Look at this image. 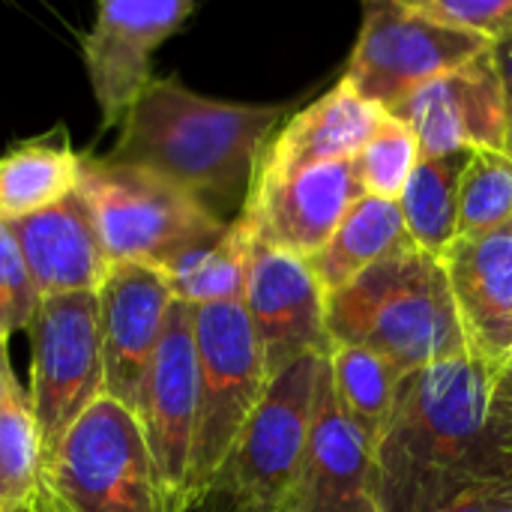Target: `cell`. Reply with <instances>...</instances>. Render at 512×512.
<instances>
[{
  "label": "cell",
  "instance_id": "cell-5",
  "mask_svg": "<svg viewBox=\"0 0 512 512\" xmlns=\"http://www.w3.org/2000/svg\"><path fill=\"white\" fill-rule=\"evenodd\" d=\"M324 357L309 354L270 381L258 411L192 512H288L309 441Z\"/></svg>",
  "mask_w": 512,
  "mask_h": 512
},
{
  "label": "cell",
  "instance_id": "cell-20",
  "mask_svg": "<svg viewBox=\"0 0 512 512\" xmlns=\"http://www.w3.org/2000/svg\"><path fill=\"white\" fill-rule=\"evenodd\" d=\"M81 186V153L66 126L15 141L0 156V222L30 219Z\"/></svg>",
  "mask_w": 512,
  "mask_h": 512
},
{
  "label": "cell",
  "instance_id": "cell-3",
  "mask_svg": "<svg viewBox=\"0 0 512 512\" xmlns=\"http://www.w3.org/2000/svg\"><path fill=\"white\" fill-rule=\"evenodd\" d=\"M330 342L360 345L408 378L465 351L441 261L414 243L327 294Z\"/></svg>",
  "mask_w": 512,
  "mask_h": 512
},
{
  "label": "cell",
  "instance_id": "cell-10",
  "mask_svg": "<svg viewBox=\"0 0 512 512\" xmlns=\"http://www.w3.org/2000/svg\"><path fill=\"white\" fill-rule=\"evenodd\" d=\"M198 420V357L192 306L174 303L153 357L138 423L165 512H189V474Z\"/></svg>",
  "mask_w": 512,
  "mask_h": 512
},
{
  "label": "cell",
  "instance_id": "cell-12",
  "mask_svg": "<svg viewBox=\"0 0 512 512\" xmlns=\"http://www.w3.org/2000/svg\"><path fill=\"white\" fill-rule=\"evenodd\" d=\"M363 195L354 159L291 171L258 165L240 213L258 240L312 261Z\"/></svg>",
  "mask_w": 512,
  "mask_h": 512
},
{
  "label": "cell",
  "instance_id": "cell-14",
  "mask_svg": "<svg viewBox=\"0 0 512 512\" xmlns=\"http://www.w3.org/2000/svg\"><path fill=\"white\" fill-rule=\"evenodd\" d=\"M96 294L105 396L138 417L153 357L177 303L171 282L156 267L114 264Z\"/></svg>",
  "mask_w": 512,
  "mask_h": 512
},
{
  "label": "cell",
  "instance_id": "cell-17",
  "mask_svg": "<svg viewBox=\"0 0 512 512\" xmlns=\"http://www.w3.org/2000/svg\"><path fill=\"white\" fill-rule=\"evenodd\" d=\"M288 512H381L375 450L339 408L327 357L318 375L309 441Z\"/></svg>",
  "mask_w": 512,
  "mask_h": 512
},
{
  "label": "cell",
  "instance_id": "cell-7",
  "mask_svg": "<svg viewBox=\"0 0 512 512\" xmlns=\"http://www.w3.org/2000/svg\"><path fill=\"white\" fill-rule=\"evenodd\" d=\"M198 420L189 474V512L258 411L270 378L243 303L195 306Z\"/></svg>",
  "mask_w": 512,
  "mask_h": 512
},
{
  "label": "cell",
  "instance_id": "cell-13",
  "mask_svg": "<svg viewBox=\"0 0 512 512\" xmlns=\"http://www.w3.org/2000/svg\"><path fill=\"white\" fill-rule=\"evenodd\" d=\"M324 303L312 261L255 237L243 306L270 381L309 354H327Z\"/></svg>",
  "mask_w": 512,
  "mask_h": 512
},
{
  "label": "cell",
  "instance_id": "cell-2",
  "mask_svg": "<svg viewBox=\"0 0 512 512\" xmlns=\"http://www.w3.org/2000/svg\"><path fill=\"white\" fill-rule=\"evenodd\" d=\"M285 120L288 105L225 102L177 75H153L108 159L144 168L222 216L228 204L243 207L258 159Z\"/></svg>",
  "mask_w": 512,
  "mask_h": 512
},
{
  "label": "cell",
  "instance_id": "cell-21",
  "mask_svg": "<svg viewBox=\"0 0 512 512\" xmlns=\"http://www.w3.org/2000/svg\"><path fill=\"white\" fill-rule=\"evenodd\" d=\"M408 243L399 201L363 195L345 213L327 246L312 258V267L324 294H333Z\"/></svg>",
  "mask_w": 512,
  "mask_h": 512
},
{
  "label": "cell",
  "instance_id": "cell-4",
  "mask_svg": "<svg viewBox=\"0 0 512 512\" xmlns=\"http://www.w3.org/2000/svg\"><path fill=\"white\" fill-rule=\"evenodd\" d=\"M81 192L114 264L168 270L186 252L225 234L228 222L174 183L108 156H81Z\"/></svg>",
  "mask_w": 512,
  "mask_h": 512
},
{
  "label": "cell",
  "instance_id": "cell-32",
  "mask_svg": "<svg viewBox=\"0 0 512 512\" xmlns=\"http://www.w3.org/2000/svg\"><path fill=\"white\" fill-rule=\"evenodd\" d=\"M495 396L501 402H512V360L507 363V369L501 372V378L495 381Z\"/></svg>",
  "mask_w": 512,
  "mask_h": 512
},
{
  "label": "cell",
  "instance_id": "cell-19",
  "mask_svg": "<svg viewBox=\"0 0 512 512\" xmlns=\"http://www.w3.org/2000/svg\"><path fill=\"white\" fill-rule=\"evenodd\" d=\"M384 114L387 111L381 105L363 99L348 81L339 78L336 87H330L303 111L291 114L276 129L258 165L291 171L303 165L357 159V153L381 126Z\"/></svg>",
  "mask_w": 512,
  "mask_h": 512
},
{
  "label": "cell",
  "instance_id": "cell-33",
  "mask_svg": "<svg viewBox=\"0 0 512 512\" xmlns=\"http://www.w3.org/2000/svg\"><path fill=\"white\" fill-rule=\"evenodd\" d=\"M6 342H9V333H6V324H3V306H0V351L6 348Z\"/></svg>",
  "mask_w": 512,
  "mask_h": 512
},
{
  "label": "cell",
  "instance_id": "cell-28",
  "mask_svg": "<svg viewBox=\"0 0 512 512\" xmlns=\"http://www.w3.org/2000/svg\"><path fill=\"white\" fill-rule=\"evenodd\" d=\"M39 300L42 297L30 279L21 246L12 234V228L6 222H0V306H3V324H6L9 336L30 327Z\"/></svg>",
  "mask_w": 512,
  "mask_h": 512
},
{
  "label": "cell",
  "instance_id": "cell-23",
  "mask_svg": "<svg viewBox=\"0 0 512 512\" xmlns=\"http://www.w3.org/2000/svg\"><path fill=\"white\" fill-rule=\"evenodd\" d=\"M468 159L471 150L447 153V156H423L405 192L399 195V210L405 219L408 240L432 258H441L447 246L456 240L459 186Z\"/></svg>",
  "mask_w": 512,
  "mask_h": 512
},
{
  "label": "cell",
  "instance_id": "cell-27",
  "mask_svg": "<svg viewBox=\"0 0 512 512\" xmlns=\"http://www.w3.org/2000/svg\"><path fill=\"white\" fill-rule=\"evenodd\" d=\"M423 159L417 135L393 114H384L381 126L369 138V144L357 153V177L366 195L399 201L405 192L417 162Z\"/></svg>",
  "mask_w": 512,
  "mask_h": 512
},
{
  "label": "cell",
  "instance_id": "cell-6",
  "mask_svg": "<svg viewBox=\"0 0 512 512\" xmlns=\"http://www.w3.org/2000/svg\"><path fill=\"white\" fill-rule=\"evenodd\" d=\"M33 512H165L138 417L102 396L42 465Z\"/></svg>",
  "mask_w": 512,
  "mask_h": 512
},
{
  "label": "cell",
  "instance_id": "cell-34",
  "mask_svg": "<svg viewBox=\"0 0 512 512\" xmlns=\"http://www.w3.org/2000/svg\"><path fill=\"white\" fill-rule=\"evenodd\" d=\"M501 512H512V501H510V504H507V507H504V510H501Z\"/></svg>",
  "mask_w": 512,
  "mask_h": 512
},
{
  "label": "cell",
  "instance_id": "cell-24",
  "mask_svg": "<svg viewBox=\"0 0 512 512\" xmlns=\"http://www.w3.org/2000/svg\"><path fill=\"white\" fill-rule=\"evenodd\" d=\"M327 375L339 408L363 432V438L378 450L396 405L402 378L396 369L369 348L330 342L327 348Z\"/></svg>",
  "mask_w": 512,
  "mask_h": 512
},
{
  "label": "cell",
  "instance_id": "cell-9",
  "mask_svg": "<svg viewBox=\"0 0 512 512\" xmlns=\"http://www.w3.org/2000/svg\"><path fill=\"white\" fill-rule=\"evenodd\" d=\"M486 48V39L432 21L411 0H372L363 6L342 81L363 99L393 111L420 87L465 66Z\"/></svg>",
  "mask_w": 512,
  "mask_h": 512
},
{
  "label": "cell",
  "instance_id": "cell-22",
  "mask_svg": "<svg viewBox=\"0 0 512 512\" xmlns=\"http://www.w3.org/2000/svg\"><path fill=\"white\" fill-rule=\"evenodd\" d=\"M252 252L255 228L243 213H237L222 237L186 252L165 270L174 300L192 309L213 303H243Z\"/></svg>",
  "mask_w": 512,
  "mask_h": 512
},
{
  "label": "cell",
  "instance_id": "cell-30",
  "mask_svg": "<svg viewBox=\"0 0 512 512\" xmlns=\"http://www.w3.org/2000/svg\"><path fill=\"white\" fill-rule=\"evenodd\" d=\"M512 501V477H498L459 492L432 512H501Z\"/></svg>",
  "mask_w": 512,
  "mask_h": 512
},
{
  "label": "cell",
  "instance_id": "cell-16",
  "mask_svg": "<svg viewBox=\"0 0 512 512\" xmlns=\"http://www.w3.org/2000/svg\"><path fill=\"white\" fill-rule=\"evenodd\" d=\"M420 141L423 156L462 150H507V111L489 48L465 66L429 81L387 111Z\"/></svg>",
  "mask_w": 512,
  "mask_h": 512
},
{
  "label": "cell",
  "instance_id": "cell-1",
  "mask_svg": "<svg viewBox=\"0 0 512 512\" xmlns=\"http://www.w3.org/2000/svg\"><path fill=\"white\" fill-rule=\"evenodd\" d=\"M375 477L381 512H432L477 483L512 477V402L468 354L402 378Z\"/></svg>",
  "mask_w": 512,
  "mask_h": 512
},
{
  "label": "cell",
  "instance_id": "cell-29",
  "mask_svg": "<svg viewBox=\"0 0 512 512\" xmlns=\"http://www.w3.org/2000/svg\"><path fill=\"white\" fill-rule=\"evenodd\" d=\"M417 12L456 27L462 33L480 36L489 45L512 27V0H411Z\"/></svg>",
  "mask_w": 512,
  "mask_h": 512
},
{
  "label": "cell",
  "instance_id": "cell-15",
  "mask_svg": "<svg viewBox=\"0 0 512 512\" xmlns=\"http://www.w3.org/2000/svg\"><path fill=\"white\" fill-rule=\"evenodd\" d=\"M438 261L465 351L498 381L512 360V222L456 237Z\"/></svg>",
  "mask_w": 512,
  "mask_h": 512
},
{
  "label": "cell",
  "instance_id": "cell-35",
  "mask_svg": "<svg viewBox=\"0 0 512 512\" xmlns=\"http://www.w3.org/2000/svg\"><path fill=\"white\" fill-rule=\"evenodd\" d=\"M510 153H512V150H510Z\"/></svg>",
  "mask_w": 512,
  "mask_h": 512
},
{
  "label": "cell",
  "instance_id": "cell-11",
  "mask_svg": "<svg viewBox=\"0 0 512 512\" xmlns=\"http://www.w3.org/2000/svg\"><path fill=\"white\" fill-rule=\"evenodd\" d=\"M195 0H102L81 39L102 129H120L153 81V54L192 18Z\"/></svg>",
  "mask_w": 512,
  "mask_h": 512
},
{
  "label": "cell",
  "instance_id": "cell-31",
  "mask_svg": "<svg viewBox=\"0 0 512 512\" xmlns=\"http://www.w3.org/2000/svg\"><path fill=\"white\" fill-rule=\"evenodd\" d=\"M498 81H501V93H504V111H507V150H512V27L498 36L489 45Z\"/></svg>",
  "mask_w": 512,
  "mask_h": 512
},
{
  "label": "cell",
  "instance_id": "cell-8",
  "mask_svg": "<svg viewBox=\"0 0 512 512\" xmlns=\"http://www.w3.org/2000/svg\"><path fill=\"white\" fill-rule=\"evenodd\" d=\"M30 333V405L42 444V465L69 429L105 396L99 294L42 297Z\"/></svg>",
  "mask_w": 512,
  "mask_h": 512
},
{
  "label": "cell",
  "instance_id": "cell-26",
  "mask_svg": "<svg viewBox=\"0 0 512 512\" xmlns=\"http://www.w3.org/2000/svg\"><path fill=\"white\" fill-rule=\"evenodd\" d=\"M512 222V153L510 150H471L459 186L456 237L495 231Z\"/></svg>",
  "mask_w": 512,
  "mask_h": 512
},
{
  "label": "cell",
  "instance_id": "cell-18",
  "mask_svg": "<svg viewBox=\"0 0 512 512\" xmlns=\"http://www.w3.org/2000/svg\"><path fill=\"white\" fill-rule=\"evenodd\" d=\"M9 228L39 297L96 294L102 288L111 261L81 186L60 204Z\"/></svg>",
  "mask_w": 512,
  "mask_h": 512
},
{
  "label": "cell",
  "instance_id": "cell-25",
  "mask_svg": "<svg viewBox=\"0 0 512 512\" xmlns=\"http://www.w3.org/2000/svg\"><path fill=\"white\" fill-rule=\"evenodd\" d=\"M42 474V444L30 393L0 351V512H33Z\"/></svg>",
  "mask_w": 512,
  "mask_h": 512
}]
</instances>
